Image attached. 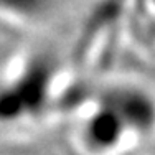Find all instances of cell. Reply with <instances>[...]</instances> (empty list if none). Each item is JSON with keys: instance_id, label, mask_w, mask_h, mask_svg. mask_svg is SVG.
Wrapping results in <instances>:
<instances>
[{"instance_id": "1", "label": "cell", "mask_w": 155, "mask_h": 155, "mask_svg": "<svg viewBox=\"0 0 155 155\" xmlns=\"http://www.w3.org/2000/svg\"><path fill=\"white\" fill-rule=\"evenodd\" d=\"M153 134L155 99L132 86L107 89L74 125V140L84 155H127Z\"/></svg>"}]
</instances>
